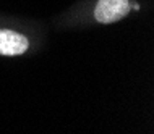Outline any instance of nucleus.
Returning a JSON list of instances; mask_svg holds the SVG:
<instances>
[{
  "instance_id": "1",
  "label": "nucleus",
  "mask_w": 154,
  "mask_h": 134,
  "mask_svg": "<svg viewBox=\"0 0 154 134\" xmlns=\"http://www.w3.org/2000/svg\"><path fill=\"white\" fill-rule=\"evenodd\" d=\"M130 11V0H99L94 8V18L99 23H115Z\"/></svg>"
},
{
  "instance_id": "2",
  "label": "nucleus",
  "mask_w": 154,
  "mask_h": 134,
  "mask_svg": "<svg viewBox=\"0 0 154 134\" xmlns=\"http://www.w3.org/2000/svg\"><path fill=\"white\" fill-rule=\"evenodd\" d=\"M29 47L28 39L21 34L10 29H2L0 31V55H21Z\"/></svg>"
}]
</instances>
